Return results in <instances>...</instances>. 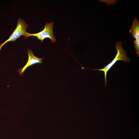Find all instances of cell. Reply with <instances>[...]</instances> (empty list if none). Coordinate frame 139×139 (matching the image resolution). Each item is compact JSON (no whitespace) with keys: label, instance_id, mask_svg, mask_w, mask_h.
<instances>
[{"label":"cell","instance_id":"3","mask_svg":"<svg viewBox=\"0 0 139 139\" xmlns=\"http://www.w3.org/2000/svg\"><path fill=\"white\" fill-rule=\"evenodd\" d=\"M28 26V24L26 23L24 20L21 18H18L16 27L12 34L7 39L0 44V52L3 46L7 43L10 41L15 42L17 39L22 36L25 37L27 32L26 31Z\"/></svg>","mask_w":139,"mask_h":139},{"label":"cell","instance_id":"6","mask_svg":"<svg viewBox=\"0 0 139 139\" xmlns=\"http://www.w3.org/2000/svg\"><path fill=\"white\" fill-rule=\"evenodd\" d=\"M134 47L138 57H139V39H134L133 42Z\"/></svg>","mask_w":139,"mask_h":139},{"label":"cell","instance_id":"2","mask_svg":"<svg viewBox=\"0 0 139 139\" xmlns=\"http://www.w3.org/2000/svg\"><path fill=\"white\" fill-rule=\"evenodd\" d=\"M54 22L49 23L46 22L44 29L41 31L36 33L31 34L27 32L26 35L24 37V39L29 37L33 36L36 37L38 39L42 42L46 38H49L52 43L56 42V40L53 32Z\"/></svg>","mask_w":139,"mask_h":139},{"label":"cell","instance_id":"1","mask_svg":"<svg viewBox=\"0 0 139 139\" xmlns=\"http://www.w3.org/2000/svg\"><path fill=\"white\" fill-rule=\"evenodd\" d=\"M115 46L117 51V53L115 58L110 63L108 64L103 68L100 69H92L83 68V69H89L103 71L104 73V86H106L107 85V73L116 62L117 61L119 60L126 62L129 63L130 62V58L127 57L125 51L122 47V43L120 41L115 43Z\"/></svg>","mask_w":139,"mask_h":139},{"label":"cell","instance_id":"5","mask_svg":"<svg viewBox=\"0 0 139 139\" xmlns=\"http://www.w3.org/2000/svg\"><path fill=\"white\" fill-rule=\"evenodd\" d=\"M129 32L134 39H139V22L135 18Z\"/></svg>","mask_w":139,"mask_h":139},{"label":"cell","instance_id":"4","mask_svg":"<svg viewBox=\"0 0 139 139\" xmlns=\"http://www.w3.org/2000/svg\"><path fill=\"white\" fill-rule=\"evenodd\" d=\"M27 53L28 59L26 64L23 67L18 70V73L21 76L22 75L24 71L29 67L35 64L42 63V60L44 58V57L39 58L35 56L33 51L29 49H27Z\"/></svg>","mask_w":139,"mask_h":139}]
</instances>
